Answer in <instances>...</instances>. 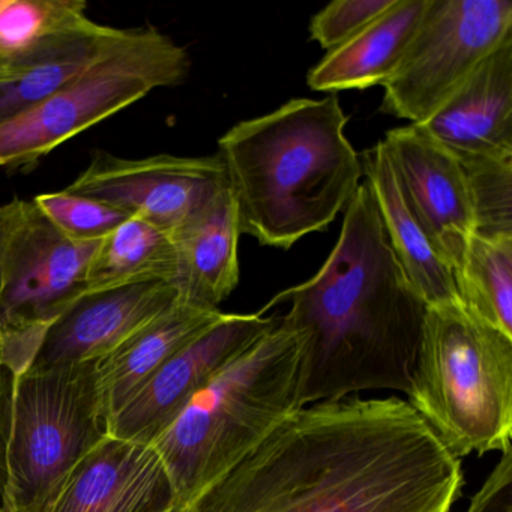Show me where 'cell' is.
<instances>
[{
  "mask_svg": "<svg viewBox=\"0 0 512 512\" xmlns=\"http://www.w3.org/2000/svg\"><path fill=\"white\" fill-rule=\"evenodd\" d=\"M512 446L502 451L499 463L470 499L466 512H512Z\"/></svg>",
  "mask_w": 512,
  "mask_h": 512,
  "instance_id": "4316f807",
  "label": "cell"
},
{
  "mask_svg": "<svg viewBox=\"0 0 512 512\" xmlns=\"http://www.w3.org/2000/svg\"><path fill=\"white\" fill-rule=\"evenodd\" d=\"M178 298L163 281L83 296L47 331L29 370L97 364Z\"/></svg>",
  "mask_w": 512,
  "mask_h": 512,
  "instance_id": "4fadbf2b",
  "label": "cell"
},
{
  "mask_svg": "<svg viewBox=\"0 0 512 512\" xmlns=\"http://www.w3.org/2000/svg\"><path fill=\"white\" fill-rule=\"evenodd\" d=\"M5 71V62H0V76L4 74Z\"/></svg>",
  "mask_w": 512,
  "mask_h": 512,
  "instance_id": "f546056e",
  "label": "cell"
},
{
  "mask_svg": "<svg viewBox=\"0 0 512 512\" xmlns=\"http://www.w3.org/2000/svg\"><path fill=\"white\" fill-rule=\"evenodd\" d=\"M346 125L335 95L295 98L239 122L218 140L241 235L290 250L334 223L362 179L361 158L344 134Z\"/></svg>",
  "mask_w": 512,
  "mask_h": 512,
  "instance_id": "3957f363",
  "label": "cell"
},
{
  "mask_svg": "<svg viewBox=\"0 0 512 512\" xmlns=\"http://www.w3.org/2000/svg\"><path fill=\"white\" fill-rule=\"evenodd\" d=\"M509 37V0H428L397 70L383 85L380 110L424 124Z\"/></svg>",
  "mask_w": 512,
  "mask_h": 512,
  "instance_id": "9c48e42d",
  "label": "cell"
},
{
  "mask_svg": "<svg viewBox=\"0 0 512 512\" xmlns=\"http://www.w3.org/2000/svg\"><path fill=\"white\" fill-rule=\"evenodd\" d=\"M428 0H395V4L361 32L326 53L308 73L307 83L317 92L383 86L392 76L412 41Z\"/></svg>",
  "mask_w": 512,
  "mask_h": 512,
  "instance_id": "ffe728a7",
  "label": "cell"
},
{
  "mask_svg": "<svg viewBox=\"0 0 512 512\" xmlns=\"http://www.w3.org/2000/svg\"><path fill=\"white\" fill-rule=\"evenodd\" d=\"M226 188L220 155L121 158L98 152L67 191L115 206L173 235Z\"/></svg>",
  "mask_w": 512,
  "mask_h": 512,
  "instance_id": "30bf717a",
  "label": "cell"
},
{
  "mask_svg": "<svg viewBox=\"0 0 512 512\" xmlns=\"http://www.w3.org/2000/svg\"><path fill=\"white\" fill-rule=\"evenodd\" d=\"M163 512H193V506L187 505V503L175 502Z\"/></svg>",
  "mask_w": 512,
  "mask_h": 512,
  "instance_id": "83f0119b",
  "label": "cell"
},
{
  "mask_svg": "<svg viewBox=\"0 0 512 512\" xmlns=\"http://www.w3.org/2000/svg\"><path fill=\"white\" fill-rule=\"evenodd\" d=\"M97 245L68 241L34 200L0 206V368H31L47 331L83 298Z\"/></svg>",
  "mask_w": 512,
  "mask_h": 512,
  "instance_id": "ba28073f",
  "label": "cell"
},
{
  "mask_svg": "<svg viewBox=\"0 0 512 512\" xmlns=\"http://www.w3.org/2000/svg\"><path fill=\"white\" fill-rule=\"evenodd\" d=\"M278 316L224 313L169 359L106 425L116 439L151 445L227 362L268 331Z\"/></svg>",
  "mask_w": 512,
  "mask_h": 512,
  "instance_id": "8fae6325",
  "label": "cell"
},
{
  "mask_svg": "<svg viewBox=\"0 0 512 512\" xmlns=\"http://www.w3.org/2000/svg\"><path fill=\"white\" fill-rule=\"evenodd\" d=\"M95 364L0 368V512H47L106 437Z\"/></svg>",
  "mask_w": 512,
  "mask_h": 512,
  "instance_id": "8992f818",
  "label": "cell"
},
{
  "mask_svg": "<svg viewBox=\"0 0 512 512\" xmlns=\"http://www.w3.org/2000/svg\"><path fill=\"white\" fill-rule=\"evenodd\" d=\"M239 218L230 188L172 235L179 298L218 308L239 284Z\"/></svg>",
  "mask_w": 512,
  "mask_h": 512,
  "instance_id": "ac0fdd59",
  "label": "cell"
},
{
  "mask_svg": "<svg viewBox=\"0 0 512 512\" xmlns=\"http://www.w3.org/2000/svg\"><path fill=\"white\" fill-rule=\"evenodd\" d=\"M457 160L466 176L476 235H512V158Z\"/></svg>",
  "mask_w": 512,
  "mask_h": 512,
  "instance_id": "cb8c5ba5",
  "label": "cell"
},
{
  "mask_svg": "<svg viewBox=\"0 0 512 512\" xmlns=\"http://www.w3.org/2000/svg\"><path fill=\"white\" fill-rule=\"evenodd\" d=\"M394 4L395 0H335L311 19L310 38L331 52Z\"/></svg>",
  "mask_w": 512,
  "mask_h": 512,
  "instance_id": "484cf974",
  "label": "cell"
},
{
  "mask_svg": "<svg viewBox=\"0 0 512 512\" xmlns=\"http://www.w3.org/2000/svg\"><path fill=\"white\" fill-rule=\"evenodd\" d=\"M361 164L389 247L419 298L427 307L463 305L451 268L437 254L410 209L383 142L364 152Z\"/></svg>",
  "mask_w": 512,
  "mask_h": 512,
  "instance_id": "e0dca14e",
  "label": "cell"
},
{
  "mask_svg": "<svg viewBox=\"0 0 512 512\" xmlns=\"http://www.w3.org/2000/svg\"><path fill=\"white\" fill-rule=\"evenodd\" d=\"M301 362V337L278 316L191 398L151 443L175 502L193 505L301 409Z\"/></svg>",
  "mask_w": 512,
  "mask_h": 512,
  "instance_id": "277c9868",
  "label": "cell"
},
{
  "mask_svg": "<svg viewBox=\"0 0 512 512\" xmlns=\"http://www.w3.org/2000/svg\"><path fill=\"white\" fill-rule=\"evenodd\" d=\"M86 8L82 0H10L0 11V62L85 22Z\"/></svg>",
  "mask_w": 512,
  "mask_h": 512,
  "instance_id": "603a6c76",
  "label": "cell"
},
{
  "mask_svg": "<svg viewBox=\"0 0 512 512\" xmlns=\"http://www.w3.org/2000/svg\"><path fill=\"white\" fill-rule=\"evenodd\" d=\"M452 274L464 308L512 338V235L473 233Z\"/></svg>",
  "mask_w": 512,
  "mask_h": 512,
  "instance_id": "7402d4cb",
  "label": "cell"
},
{
  "mask_svg": "<svg viewBox=\"0 0 512 512\" xmlns=\"http://www.w3.org/2000/svg\"><path fill=\"white\" fill-rule=\"evenodd\" d=\"M382 142L416 220L454 272L475 233L460 163L418 125L389 130Z\"/></svg>",
  "mask_w": 512,
  "mask_h": 512,
  "instance_id": "7c38bea8",
  "label": "cell"
},
{
  "mask_svg": "<svg viewBox=\"0 0 512 512\" xmlns=\"http://www.w3.org/2000/svg\"><path fill=\"white\" fill-rule=\"evenodd\" d=\"M175 277L172 235L131 217L98 242L83 275V296L155 281L173 284Z\"/></svg>",
  "mask_w": 512,
  "mask_h": 512,
  "instance_id": "44dd1931",
  "label": "cell"
},
{
  "mask_svg": "<svg viewBox=\"0 0 512 512\" xmlns=\"http://www.w3.org/2000/svg\"><path fill=\"white\" fill-rule=\"evenodd\" d=\"M121 32L86 19L5 62L0 76V124L22 115L76 79L118 40Z\"/></svg>",
  "mask_w": 512,
  "mask_h": 512,
  "instance_id": "d6986e66",
  "label": "cell"
},
{
  "mask_svg": "<svg viewBox=\"0 0 512 512\" xmlns=\"http://www.w3.org/2000/svg\"><path fill=\"white\" fill-rule=\"evenodd\" d=\"M407 403L458 460L512 437V338L464 305L427 307Z\"/></svg>",
  "mask_w": 512,
  "mask_h": 512,
  "instance_id": "5b68a950",
  "label": "cell"
},
{
  "mask_svg": "<svg viewBox=\"0 0 512 512\" xmlns=\"http://www.w3.org/2000/svg\"><path fill=\"white\" fill-rule=\"evenodd\" d=\"M8 2H10V0H0V11L4 10V8L7 7Z\"/></svg>",
  "mask_w": 512,
  "mask_h": 512,
  "instance_id": "f1b7e54d",
  "label": "cell"
},
{
  "mask_svg": "<svg viewBox=\"0 0 512 512\" xmlns=\"http://www.w3.org/2000/svg\"><path fill=\"white\" fill-rule=\"evenodd\" d=\"M461 460L403 398L301 407L212 484L193 512H451Z\"/></svg>",
  "mask_w": 512,
  "mask_h": 512,
  "instance_id": "6da1fadb",
  "label": "cell"
},
{
  "mask_svg": "<svg viewBox=\"0 0 512 512\" xmlns=\"http://www.w3.org/2000/svg\"><path fill=\"white\" fill-rule=\"evenodd\" d=\"M34 202L47 220L76 244H97L131 218L115 206L67 190L40 194Z\"/></svg>",
  "mask_w": 512,
  "mask_h": 512,
  "instance_id": "d4e9b609",
  "label": "cell"
},
{
  "mask_svg": "<svg viewBox=\"0 0 512 512\" xmlns=\"http://www.w3.org/2000/svg\"><path fill=\"white\" fill-rule=\"evenodd\" d=\"M184 47L155 29H122L118 40L76 79L22 115L0 124V169H20L190 73Z\"/></svg>",
  "mask_w": 512,
  "mask_h": 512,
  "instance_id": "52a82bcc",
  "label": "cell"
},
{
  "mask_svg": "<svg viewBox=\"0 0 512 512\" xmlns=\"http://www.w3.org/2000/svg\"><path fill=\"white\" fill-rule=\"evenodd\" d=\"M281 304L289 305L284 323L302 340V407L359 392H409L427 305L389 247L365 182L322 268L259 313Z\"/></svg>",
  "mask_w": 512,
  "mask_h": 512,
  "instance_id": "7a4b0ae2",
  "label": "cell"
},
{
  "mask_svg": "<svg viewBox=\"0 0 512 512\" xmlns=\"http://www.w3.org/2000/svg\"><path fill=\"white\" fill-rule=\"evenodd\" d=\"M223 316L220 308L200 307L178 298L115 352L97 362L95 376L104 425L127 406L172 356Z\"/></svg>",
  "mask_w": 512,
  "mask_h": 512,
  "instance_id": "2e32d148",
  "label": "cell"
},
{
  "mask_svg": "<svg viewBox=\"0 0 512 512\" xmlns=\"http://www.w3.org/2000/svg\"><path fill=\"white\" fill-rule=\"evenodd\" d=\"M418 127L457 158H512V37Z\"/></svg>",
  "mask_w": 512,
  "mask_h": 512,
  "instance_id": "9a60e30c",
  "label": "cell"
},
{
  "mask_svg": "<svg viewBox=\"0 0 512 512\" xmlns=\"http://www.w3.org/2000/svg\"><path fill=\"white\" fill-rule=\"evenodd\" d=\"M173 503L155 449L106 434L74 467L47 512H163Z\"/></svg>",
  "mask_w": 512,
  "mask_h": 512,
  "instance_id": "5bb4252c",
  "label": "cell"
}]
</instances>
